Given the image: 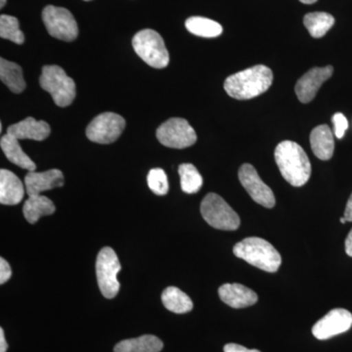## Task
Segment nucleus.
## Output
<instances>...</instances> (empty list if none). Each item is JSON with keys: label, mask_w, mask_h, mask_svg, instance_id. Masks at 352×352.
<instances>
[{"label": "nucleus", "mask_w": 352, "mask_h": 352, "mask_svg": "<svg viewBox=\"0 0 352 352\" xmlns=\"http://www.w3.org/2000/svg\"><path fill=\"white\" fill-rule=\"evenodd\" d=\"M272 82V71L264 65H256L228 76L224 89L234 99L248 100L267 91Z\"/></svg>", "instance_id": "nucleus-1"}, {"label": "nucleus", "mask_w": 352, "mask_h": 352, "mask_svg": "<svg viewBox=\"0 0 352 352\" xmlns=\"http://www.w3.org/2000/svg\"><path fill=\"white\" fill-rule=\"evenodd\" d=\"M275 161L287 182L295 187L303 186L311 175V164L307 153L298 143L285 140L275 149Z\"/></svg>", "instance_id": "nucleus-2"}, {"label": "nucleus", "mask_w": 352, "mask_h": 352, "mask_svg": "<svg viewBox=\"0 0 352 352\" xmlns=\"http://www.w3.org/2000/svg\"><path fill=\"white\" fill-rule=\"evenodd\" d=\"M233 252L237 258L266 272H276L282 263L279 252L270 242L258 237L241 241L234 247Z\"/></svg>", "instance_id": "nucleus-3"}, {"label": "nucleus", "mask_w": 352, "mask_h": 352, "mask_svg": "<svg viewBox=\"0 0 352 352\" xmlns=\"http://www.w3.org/2000/svg\"><path fill=\"white\" fill-rule=\"evenodd\" d=\"M41 87L52 96L59 107L71 105L76 98V83L61 67L56 65L44 66L39 78Z\"/></svg>", "instance_id": "nucleus-4"}, {"label": "nucleus", "mask_w": 352, "mask_h": 352, "mask_svg": "<svg viewBox=\"0 0 352 352\" xmlns=\"http://www.w3.org/2000/svg\"><path fill=\"white\" fill-rule=\"evenodd\" d=\"M132 46L146 64L155 69H164L170 63V54L163 38L156 31L146 29L132 38Z\"/></svg>", "instance_id": "nucleus-5"}, {"label": "nucleus", "mask_w": 352, "mask_h": 352, "mask_svg": "<svg viewBox=\"0 0 352 352\" xmlns=\"http://www.w3.org/2000/svg\"><path fill=\"white\" fill-rule=\"evenodd\" d=\"M201 214L210 226L219 230H236L241 224L239 215L217 194L210 193L204 198Z\"/></svg>", "instance_id": "nucleus-6"}, {"label": "nucleus", "mask_w": 352, "mask_h": 352, "mask_svg": "<svg viewBox=\"0 0 352 352\" xmlns=\"http://www.w3.org/2000/svg\"><path fill=\"white\" fill-rule=\"evenodd\" d=\"M122 270L119 258L112 248L101 250L96 259V276L102 295L106 298H113L120 291L118 274Z\"/></svg>", "instance_id": "nucleus-7"}, {"label": "nucleus", "mask_w": 352, "mask_h": 352, "mask_svg": "<svg viewBox=\"0 0 352 352\" xmlns=\"http://www.w3.org/2000/svg\"><path fill=\"white\" fill-rule=\"evenodd\" d=\"M43 20L48 34L53 38L64 41H73L78 38V24L68 9L46 6L43 11Z\"/></svg>", "instance_id": "nucleus-8"}, {"label": "nucleus", "mask_w": 352, "mask_h": 352, "mask_svg": "<svg viewBox=\"0 0 352 352\" xmlns=\"http://www.w3.org/2000/svg\"><path fill=\"white\" fill-rule=\"evenodd\" d=\"M157 138L166 147L184 149L195 144L197 134L186 120L171 118L157 129Z\"/></svg>", "instance_id": "nucleus-9"}, {"label": "nucleus", "mask_w": 352, "mask_h": 352, "mask_svg": "<svg viewBox=\"0 0 352 352\" xmlns=\"http://www.w3.org/2000/svg\"><path fill=\"white\" fill-rule=\"evenodd\" d=\"M126 127V120L115 113H103L88 124L87 136L99 144H110L120 138Z\"/></svg>", "instance_id": "nucleus-10"}, {"label": "nucleus", "mask_w": 352, "mask_h": 352, "mask_svg": "<svg viewBox=\"0 0 352 352\" xmlns=\"http://www.w3.org/2000/svg\"><path fill=\"white\" fill-rule=\"evenodd\" d=\"M241 184L252 200L264 208H272L276 203L272 190L259 177L258 171L250 164H244L239 170Z\"/></svg>", "instance_id": "nucleus-11"}, {"label": "nucleus", "mask_w": 352, "mask_h": 352, "mask_svg": "<svg viewBox=\"0 0 352 352\" xmlns=\"http://www.w3.org/2000/svg\"><path fill=\"white\" fill-rule=\"evenodd\" d=\"M351 326V312L344 308H336L316 322L312 328V333L316 339L328 340L340 333H346Z\"/></svg>", "instance_id": "nucleus-12"}, {"label": "nucleus", "mask_w": 352, "mask_h": 352, "mask_svg": "<svg viewBox=\"0 0 352 352\" xmlns=\"http://www.w3.org/2000/svg\"><path fill=\"white\" fill-rule=\"evenodd\" d=\"M333 73L332 66L309 69L296 82L295 89L298 100L303 104H307L314 100L322 85L332 76Z\"/></svg>", "instance_id": "nucleus-13"}, {"label": "nucleus", "mask_w": 352, "mask_h": 352, "mask_svg": "<svg viewBox=\"0 0 352 352\" xmlns=\"http://www.w3.org/2000/svg\"><path fill=\"white\" fill-rule=\"evenodd\" d=\"M63 173L59 170H50L43 173L30 171L25 177L28 195H41V192L62 187L64 185Z\"/></svg>", "instance_id": "nucleus-14"}, {"label": "nucleus", "mask_w": 352, "mask_h": 352, "mask_svg": "<svg viewBox=\"0 0 352 352\" xmlns=\"http://www.w3.org/2000/svg\"><path fill=\"white\" fill-rule=\"evenodd\" d=\"M220 300L233 308L252 307L258 302V295L244 285L224 284L219 289Z\"/></svg>", "instance_id": "nucleus-15"}, {"label": "nucleus", "mask_w": 352, "mask_h": 352, "mask_svg": "<svg viewBox=\"0 0 352 352\" xmlns=\"http://www.w3.org/2000/svg\"><path fill=\"white\" fill-rule=\"evenodd\" d=\"M51 132L50 124L44 120H36L29 117L22 122L12 124L7 129V133L17 139H32L43 141L50 136Z\"/></svg>", "instance_id": "nucleus-16"}, {"label": "nucleus", "mask_w": 352, "mask_h": 352, "mask_svg": "<svg viewBox=\"0 0 352 352\" xmlns=\"http://www.w3.org/2000/svg\"><path fill=\"white\" fill-rule=\"evenodd\" d=\"M25 195L24 184L15 173L8 170H0V203L15 206Z\"/></svg>", "instance_id": "nucleus-17"}, {"label": "nucleus", "mask_w": 352, "mask_h": 352, "mask_svg": "<svg viewBox=\"0 0 352 352\" xmlns=\"http://www.w3.org/2000/svg\"><path fill=\"white\" fill-rule=\"evenodd\" d=\"M310 145L315 156L322 161H328L335 151L333 132L327 124L315 127L310 134Z\"/></svg>", "instance_id": "nucleus-18"}, {"label": "nucleus", "mask_w": 352, "mask_h": 352, "mask_svg": "<svg viewBox=\"0 0 352 352\" xmlns=\"http://www.w3.org/2000/svg\"><path fill=\"white\" fill-rule=\"evenodd\" d=\"M2 151L7 159L11 163L20 166L29 171H34L36 168V164L30 159V157L24 151L19 144V139L14 138L11 134L6 133L2 136L0 140Z\"/></svg>", "instance_id": "nucleus-19"}, {"label": "nucleus", "mask_w": 352, "mask_h": 352, "mask_svg": "<svg viewBox=\"0 0 352 352\" xmlns=\"http://www.w3.org/2000/svg\"><path fill=\"white\" fill-rule=\"evenodd\" d=\"M54 212V204L45 196H30L23 207L25 219L31 224L36 223L41 217L51 215Z\"/></svg>", "instance_id": "nucleus-20"}, {"label": "nucleus", "mask_w": 352, "mask_h": 352, "mask_svg": "<svg viewBox=\"0 0 352 352\" xmlns=\"http://www.w3.org/2000/svg\"><path fill=\"white\" fill-rule=\"evenodd\" d=\"M163 347V342L156 336L144 335L136 339L122 340L113 352H160Z\"/></svg>", "instance_id": "nucleus-21"}, {"label": "nucleus", "mask_w": 352, "mask_h": 352, "mask_svg": "<svg viewBox=\"0 0 352 352\" xmlns=\"http://www.w3.org/2000/svg\"><path fill=\"white\" fill-rule=\"evenodd\" d=\"M0 78L14 94H21L27 87L22 68L19 65L7 61L4 58L0 59Z\"/></svg>", "instance_id": "nucleus-22"}, {"label": "nucleus", "mask_w": 352, "mask_h": 352, "mask_svg": "<svg viewBox=\"0 0 352 352\" xmlns=\"http://www.w3.org/2000/svg\"><path fill=\"white\" fill-rule=\"evenodd\" d=\"M164 307L173 314H183L193 309V302L188 295L176 287H168L162 294Z\"/></svg>", "instance_id": "nucleus-23"}, {"label": "nucleus", "mask_w": 352, "mask_h": 352, "mask_svg": "<svg viewBox=\"0 0 352 352\" xmlns=\"http://www.w3.org/2000/svg\"><path fill=\"white\" fill-rule=\"evenodd\" d=\"M303 24L312 38H321L335 24V18L325 12L308 13L305 16Z\"/></svg>", "instance_id": "nucleus-24"}, {"label": "nucleus", "mask_w": 352, "mask_h": 352, "mask_svg": "<svg viewBox=\"0 0 352 352\" xmlns=\"http://www.w3.org/2000/svg\"><path fill=\"white\" fill-rule=\"evenodd\" d=\"M185 27L191 34L201 38H217L223 32L221 25L204 17H191L185 22Z\"/></svg>", "instance_id": "nucleus-25"}, {"label": "nucleus", "mask_w": 352, "mask_h": 352, "mask_svg": "<svg viewBox=\"0 0 352 352\" xmlns=\"http://www.w3.org/2000/svg\"><path fill=\"white\" fill-rule=\"evenodd\" d=\"M180 176V184L183 192L187 194H195L203 185V177L192 164H182L178 168Z\"/></svg>", "instance_id": "nucleus-26"}, {"label": "nucleus", "mask_w": 352, "mask_h": 352, "mask_svg": "<svg viewBox=\"0 0 352 352\" xmlns=\"http://www.w3.org/2000/svg\"><path fill=\"white\" fill-rule=\"evenodd\" d=\"M0 36L16 44H23L25 36L20 30L19 21L13 16L1 15L0 17Z\"/></svg>", "instance_id": "nucleus-27"}, {"label": "nucleus", "mask_w": 352, "mask_h": 352, "mask_svg": "<svg viewBox=\"0 0 352 352\" xmlns=\"http://www.w3.org/2000/svg\"><path fill=\"white\" fill-rule=\"evenodd\" d=\"M148 186L153 193L157 196H164L168 194V176L162 168H153L147 176Z\"/></svg>", "instance_id": "nucleus-28"}, {"label": "nucleus", "mask_w": 352, "mask_h": 352, "mask_svg": "<svg viewBox=\"0 0 352 352\" xmlns=\"http://www.w3.org/2000/svg\"><path fill=\"white\" fill-rule=\"evenodd\" d=\"M333 124L335 126V134L337 138L342 139L349 129V122L344 113H337L333 116Z\"/></svg>", "instance_id": "nucleus-29"}, {"label": "nucleus", "mask_w": 352, "mask_h": 352, "mask_svg": "<svg viewBox=\"0 0 352 352\" xmlns=\"http://www.w3.org/2000/svg\"><path fill=\"white\" fill-rule=\"evenodd\" d=\"M12 276V270L6 259L0 258V284L3 285Z\"/></svg>", "instance_id": "nucleus-30"}, {"label": "nucleus", "mask_w": 352, "mask_h": 352, "mask_svg": "<svg viewBox=\"0 0 352 352\" xmlns=\"http://www.w3.org/2000/svg\"><path fill=\"white\" fill-rule=\"evenodd\" d=\"M223 351L224 352H261L258 349H249L237 344H227Z\"/></svg>", "instance_id": "nucleus-31"}, {"label": "nucleus", "mask_w": 352, "mask_h": 352, "mask_svg": "<svg viewBox=\"0 0 352 352\" xmlns=\"http://www.w3.org/2000/svg\"><path fill=\"white\" fill-rule=\"evenodd\" d=\"M344 217H346V221H352V194L347 201Z\"/></svg>", "instance_id": "nucleus-32"}, {"label": "nucleus", "mask_w": 352, "mask_h": 352, "mask_svg": "<svg viewBox=\"0 0 352 352\" xmlns=\"http://www.w3.org/2000/svg\"><path fill=\"white\" fill-rule=\"evenodd\" d=\"M8 349V344L6 340V335H4V330L0 328V352H6Z\"/></svg>", "instance_id": "nucleus-33"}, {"label": "nucleus", "mask_w": 352, "mask_h": 352, "mask_svg": "<svg viewBox=\"0 0 352 352\" xmlns=\"http://www.w3.org/2000/svg\"><path fill=\"white\" fill-rule=\"evenodd\" d=\"M346 252L347 256H351L352 258V229L351 232L347 235L346 240Z\"/></svg>", "instance_id": "nucleus-34"}, {"label": "nucleus", "mask_w": 352, "mask_h": 352, "mask_svg": "<svg viewBox=\"0 0 352 352\" xmlns=\"http://www.w3.org/2000/svg\"><path fill=\"white\" fill-rule=\"evenodd\" d=\"M303 4H314L317 0H300Z\"/></svg>", "instance_id": "nucleus-35"}, {"label": "nucleus", "mask_w": 352, "mask_h": 352, "mask_svg": "<svg viewBox=\"0 0 352 352\" xmlns=\"http://www.w3.org/2000/svg\"><path fill=\"white\" fill-rule=\"evenodd\" d=\"M0 8H3L4 6H6V0H0Z\"/></svg>", "instance_id": "nucleus-36"}, {"label": "nucleus", "mask_w": 352, "mask_h": 352, "mask_svg": "<svg viewBox=\"0 0 352 352\" xmlns=\"http://www.w3.org/2000/svg\"><path fill=\"white\" fill-rule=\"evenodd\" d=\"M340 223L344 224L346 222V217H342V219H340Z\"/></svg>", "instance_id": "nucleus-37"}, {"label": "nucleus", "mask_w": 352, "mask_h": 352, "mask_svg": "<svg viewBox=\"0 0 352 352\" xmlns=\"http://www.w3.org/2000/svg\"><path fill=\"white\" fill-rule=\"evenodd\" d=\"M85 1H90V0H85Z\"/></svg>", "instance_id": "nucleus-38"}]
</instances>
